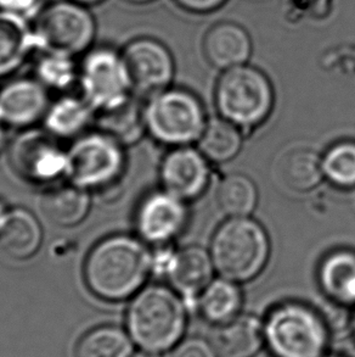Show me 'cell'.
Instances as JSON below:
<instances>
[{
	"label": "cell",
	"instance_id": "d6986e66",
	"mask_svg": "<svg viewBox=\"0 0 355 357\" xmlns=\"http://www.w3.org/2000/svg\"><path fill=\"white\" fill-rule=\"evenodd\" d=\"M317 282L327 299L341 306L355 305V252L338 249L327 254L319 266Z\"/></svg>",
	"mask_w": 355,
	"mask_h": 357
},
{
	"label": "cell",
	"instance_id": "ffe728a7",
	"mask_svg": "<svg viewBox=\"0 0 355 357\" xmlns=\"http://www.w3.org/2000/svg\"><path fill=\"white\" fill-rule=\"evenodd\" d=\"M37 49L29 19L0 10V77L8 76Z\"/></svg>",
	"mask_w": 355,
	"mask_h": 357
},
{
	"label": "cell",
	"instance_id": "484cf974",
	"mask_svg": "<svg viewBox=\"0 0 355 357\" xmlns=\"http://www.w3.org/2000/svg\"><path fill=\"white\" fill-rule=\"evenodd\" d=\"M258 198L255 182L244 174H228L216 188V204L228 218H251Z\"/></svg>",
	"mask_w": 355,
	"mask_h": 357
},
{
	"label": "cell",
	"instance_id": "9a60e30c",
	"mask_svg": "<svg viewBox=\"0 0 355 357\" xmlns=\"http://www.w3.org/2000/svg\"><path fill=\"white\" fill-rule=\"evenodd\" d=\"M271 174L274 182L285 192L309 193L324 181L322 155L307 146L283 150L274 161Z\"/></svg>",
	"mask_w": 355,
	"mask_h": 357
},
{
	"label": "cell",
	"instance_id": "74e56055",
	"mask_svg": "<svg viewBox=\"0 0 355 357\" xmlns=\"http://www.w3.org/2000/svg\"><path fill=\"white\" fill-rule=\"evenodd\" d=\"M133 357H159V355H156V354H151V353H146V351H144V353H140L136 354L135 356Z\"/></svg>",
	"mask_w": 355,
	"mask_h": 357
},
{
	"label": "cell",
	"instance_id": "e0dca14e",
	"mask_svg": "<svg viewBox=\"0 0 355 357\" xmlns=\"http://www.w3.org/2000/svg\"><path fill=\"white\" fill-rule=\"evenodd\" d=\"M252 39L240 24L223 21L208 29L203 53L213 68L226 71L245 65L252 55Z\"/></svg>",
	"mask_w": 355,
	"mask_h": 357
},
{
	"label": "cell",
	"instance_id": "3957f363",
	"mask_svg": "<svg viewBox=\"0 0 355 357\" xmlns=\"http://www.w3.org/2000/svg\"><path fill=\"white\" fill-rule=\"evenodd\" d=\"M208 250L219 277L241 284L265 271L271 244L268 232L258 221L252 218H228L216 228Z\"/></svg>",
	"mask_w": 355,
	"mask_h": 357
},
{
	"label": "cell",
	"instance_id": "ba28073f",
	"mask_svg": "<svg viewBox=\"0 0 355 357\" xmlns=\"http://www.w3.org/2000/svg\"><path fill=\"white\" fill-rule=\"evenodd\" d=\"M122 144L102 132L83 135L68 153L66 174L83 189H104L125 169Z\"/></svg>",
	"mask_w": 355,
	"mask_h": 357
},
{
	"label": "cell",
	"instance_id": "d6a6232c",
	"mask_svg": "<svg viewBox=\"0 0 355 357\" xmlns=\"http://www.w3.org/2000/svg\"><path fill=\"white\" fill-rule=\"evenodd\" d=\"M182 9L194 14H210L221 9L228 0H174Z\"/></svg>",
	"mask_w": 355,
	"mask_h": 357
},
{
	"label": "cell",
	"instance_id": "2e32d148",
	"mask_svg": "<svg viewBox=\"0 0 355 357\" xmlns=\"http://www.w3.org/2000/svg\"><path fill=\"white\" fill-rule=\"evenodd\" d=\"M48 94L39 81L21 78L0 91V119L8 126L29 127L47 115Z\"/></svg>",
	"mask_w": 355,
	"mask_h": 357
},
{
	"label": "cell",
	"instance_id": "f546056e",
	"mask_svg": "<svg viewBox=\"0 0 355 357\" xmlns=\"http://www.w3.org/2000/svg\"><path fill=\"white\" fill-rule=\"evenodd\" d=\"M36 70L39 82L55 89H66L79 77V70L73 56L63 54L43 53Z\"/></svg>",
	"mask_w": 355,
	"mask_h": 357
},
{
	"label": "cell",
	"instance_id": "e575fe53",
	"mask_svg": "<svg viewBox=\"0 0 355 357\" xmlns=\"http://www.w3.org/2000/svg\"><path fill=\"white\" fill-rule=\"evenodd\" d=\"M79 4L86 5V6H90V5L100 4L104 0H72Z\"/></svg>",
	"mask_w": 355,
	"mask_h": 357
},
{
	"label": "cell",
	"instance_id": "8fae6325",
	"mask_svg": "<svg viewBox=\"0 0 355 357\" xmlns=\"http://www.w3.org/2000/svg\"><path fill=\"white\" fill-rule=\"evenodd\" d=\"M187 202L164 189L145 197L135 213L140 239L159 248L179 237L187 227Z\"/></svg>",
	"mask_w": 355,
	"mask_h": 357
},
{
	"label": "cell",
	"instance_id": "9c48e42d",
	"mask_svg": "<svg viewBox=\"0 0 355 357\" xmlns=\"http://www.w3.org/2000/svg\"><path fill=\"white\" fill-rule=\"evenodd\" d=\"M79 79L84 99L97 112L130 97L132 88L122 53L110 47L91 49L86 54Z\"/></svg>",
	"mask_w": 355,
	"mask_h": 357
},
{
	"label": "cell",
	"instance_id": "836d02e7",
	"mask_svg": "<svg viewBox=\"0 0 355 357\" xmlns=\"http://www.w3.org/2000/svg\"><path fill=\"white\" fill-rule=\"evenodd\" d=\"M8 142V125L0 119V153Z\"/></svg>",
	"mask_w": 355,
	"mask_h": 357
},
{
	"label": "cell",
	"instance_id": "5b68a950",
	"mask_svg": "<svg viewBox=\"0 0 355 357\" xmlns=\"http://www.w3.org/2000/svg\"><path fill=\"white\" fill-rule=\"evenodd\" d=\"M219 115L240 130H252L268 120L273 112V84L262 70L251 65L223 71L214 92Z\"/></svg>",
	"mask_w": 355,
	"mask_h": 357
},
{
	"label": "cell",
	"instance_id": "4316f807",
	"mask_svg": "<svg viewBox=\"0 0 355 357\" xmlns=\"http://www.w3.org/2000/svg\"><path fill=\"white\" fill-rule=\"evenodd\" d=\"M91 122L89 102L76 97H63L49 107L45 125L52 135L71 138L81 135Z\"/></svg>",
	"mask_w": 355,
	"mask_h": 357
},
{
	"label": "cell",
	"instance_id": "52a82bcc",
	"mask_svg": "<svg viewBox=\"0 0 355 357\" xmlns=\"http://www.w3.org/2000/svg\"><path fill=\"white\" fill-rule=\"evenodd\" d=\"M37 49L43 53L76 56L90 48L96 21L86 5L61 0L45 6L33 24Z\"/></svg>",
	"mask_w": 355,
	"mask_h": 357
},
{
	"label": "cell",
	"instance_id": "83f0119b",
	"mask_svg": "<svg viewBox=\"0 0 355 357\" xmlns=\"http://www.w3.org/2000/svg\"><path fill=\"white\" fill-rule=\"evenodd\" d=\"M123 329L102 326L84 334L78 342L76 357H132L133 343Z\"/></svg>",
	"mask_w": 355,
	"mask_h": 357
},
{
	"label": "cell",
	"instance_id": "7a4b0ae2",
	"mask_svg": "<svg viewBox=\"0 0 355 357\" xmlns=\"http://www.w3.org/2000/svg\"><path fill=\"white\" fill-rule=\"evenodd\" d=\"M189 305L172 287L150 285L130 304L127 326L130 338L146 353H168L187 332Z\"/></svg>",
	"mask_w": 355,
	"mask_h": 357
},
{
	"label": "cell",
	"instance_id": "8992f818",
	"mask_svg": "<svg viewBox=\"0 0 355 357\" xmlns=\"http://www.w3.org/2000/svg\"><path fill=\"white\" fill-rule=\"evenodd\" d=\"M144 112L146 130L161 144L172 148L198 142L208 121L201 100L182 88H167L155 94Z\"/></svg>",
	"mask_w": 355,
	"mask_h": 357
},
{
	"label": "cell",
	"instance_id": "7402d4cb",
	"mask_svg": "<svg viewBox=\"0 0 355 357\" xmlns=\"http://www.w3.org/2000/svg\"><path fill=\"white\" fill-rule=\"evenodd\" d=\"M42 237L37 218L24 208H15L0 227V251L14 260H24L38 251Z\"/></svg>",
	"mask_w": 355,
	"mask_h": 357
},
{
	"label": "cell",
	"instance_id": "f1b7e54d",
	"mask_svg": "<svg viewBox=\"0 0 355 357\" xmlns=\"http://www.w3.org/2000/svg\"><path fill=\"white\" fill-rule=\"evenodd\" d=\"M324 179L340 189L355 188V142L343 140L322 155Z\"/></svg>",
	"mask_w": 355,
	"mask_h": 357
},
{
	"label": "cell",
	"instance_id": "5bb4252c",
	"mask_svg": "<svg viewBox=\"0 0 355 357\" xmlns=\"http://www.w3.org/2000/svg\"><path fill=\"white\" fill-rule=\"evenodd\" d=\"M159 178L164 190L187 203L191 202L203 195L210 185V161L191 145L173 148L161 164Z\"/></svg>",
	"mask_w": 355,
	"mask_h": 357
},
{
	"label": "cell",
	"instance_id": "4fadbf2b",
	"mask_svg": "<svg viewBox=\"0 0 355 357\" xmlns=\"http://www.w3.org/2000/svg\"><path fill=\"white\" fill-rule=\"evenodd\" d=\"M11 164L26 181L48 183L66 174L68 153L49 135L29 132L19 137L11 150Z\"/></svg>",
	"mask_w": 355,
	"mask_h": 357
},
{
	"label": "cell",
	"instance_id": "603a6c76",
	"mask_svg": "<svg viewBox=\"0 0 355 357\" xmlns=\"http://www.w3.org/2000/svg\"><path fill=\"white\" fill-rule=\"evenodd\" d=\"M42 213L50 222L72 227L82 222L90 208L86 189L76 184H61L49 189L42 198Z\"/></svg>",
	"mask_w": 355,
	"mask_h": 357
},
{
	"label": "cell",
	"instance_id": "44dd1931",
	"mask_svg": "<svg viewBox=\"0 0 355 357\" xmlns=\"http://www.w3.org/2000/svg\"><path fill=\"white\" fill-rule=\"evenodd\" d=\"M244 294L240 284L219 277L202 290L194 306L207 324L221 327L240 316Z\"/></svg>",
	"mask_w": 355,
	"mask_h": 357
},
{
	"label": "cell",
	"instance_id": "f35d334b",
	"mask_svg": "<svg viewBox=\"0 0 355 357\" xmlns=\"http://www.w3.org/2000/svg\"><path fill=\"white\" fill-rule=\"evenodd\" d=\"M352 328H353V333H354V337H355V305H354V314H353V317H352Z\"/></svg>",
	"mask_w": 355,
	"mask_h": 357
},
{
	"label": "cell",
	"instance_id": "277c9868",
	"mask_svg": "<svg viewBox=\"0 0 355 357\" xmlns=\"http://www.w3.org/2000/svg\"><path fill=\"white\" fill-rule=\"evenodd\" d=\"M265 347L273 357H324L331 327L322 314L299 301H286L269 311L265 321Z\"/></svg>",
	"mask_w": 355,
	"mask_h": 357
},
{
	"label": "cell",
	"instance_id": "d590c367",
	"mask_svg": "<svg viewBox=\"0 0 355 357\" xmlns=\"http://www.w3.org/2000/svg\"><path fill=\"white\" fill-rule=\"evenodd\" d=\"M8 213H9V211L5 208L4 204L0 202V227H1V225L4 222L5 218H6Z\"/></svg>",
	"mask_w": 355,
	"mask_h": 357
},
{
	"label": "cell",
	"instance_id": "8d00e7d4",
	"mask_svg": "<svg viewBox=\"0 0 355 357\" xmlns=\"http://www.w3.org/2000/svg\"><path fill=\"white\" fill-rule=\"evenodd\" d=\"M127 3H129V4L134 5H144L149 4V3H152L155 0H125Z\"/></svg>",
	"mask_w": 355,
	"mask_h": 357
},
{
	"label": "cell",
	"instance_id": "ab89813d",
	"mask_svg": "<svg viewBox=\"0 0 355 357\" xmlns=\"http://www.w3.org/2000/svg\"><path fill=\"white\" fill-rule=\"evenodd\" d=\"M324 357H342V356H338V355H325V356Z\"/></svg>",
	"mask_w": 355,
	"mask_h": 357
},
{
	"label": "cell",
	"instance_id": "7c38bea8",
	"mask_svg": "<svg viewBox=\"0 0 355 357\" xmlns=\"http://www.w3.org/2000/svg\"><path fill=\"white\" fill-rule=\"evenodd\" d=\"M159 267L169 285L194 306L202 290L214 280V264L210 250L187 245L179 250L166 251L161 261L154 257V268Z\"/></svg>",
	"mask_w": 355,
	"mask_h": 357
},
{
	"label": "cell",
	"instance_id": "6da1fadb",
	"mask_svg": "<svg viewBox=\"0 0 355 357\" xmlns=\"http://www.w3.org/2000/svg\"><path fill=\"white\" fill-rule=\"evenodd\" d=\"M152 270L154 256L145 241L112 236L91 249L84 264V280L97 298L122 301L143 289Z\"/></svg>",
	"mask_w": 355,
	"mask_h": 357
},
{
	"label": "cell",
	"instance_id": "4dcf8cb0",
	"mask_svg": "<svg viewBox=\"0 0 355 357\" xmlns=\"http://www.w3.org/2000/svg\"><path fill=\"white\" fill-rule=\"evenodd\" d=\"M172 357H219V355L212 342L200 337H190L178 344Z\"/></svg>",
	"mask_w": 355,
	"mask_h": 357
},
{
	"label": "cell",
	"instance_id": "30bf717a",
	"mask_svg": "<svg viewBox=\"0 0 355 357\" xmlns=\"http://www.w3.org/2000/svg\"><path fill=\"white\" fill-rule=\"evenodd\" d=\"M132 91L152 97L169 88L175 73L173 55L166 45L151 37L130 40L122 52Z\"/></svg>",
	"mask_w": 355,
	"mask_h": 357
},
{
	"label": "cell",
	"instance_id": "cb8c5ba5",
	"mask_svg": "<svg viewBox=\"0 0 355 357\" xmlns=\"http://www.w3.org/2000/svg\"><path fill=\"white\" fill-rule=\"evenodd\" d=\"M144 109L134 99L127 98L115 107L99 110L95 123L100 132L120 144H133L146 130Z\"/></svg>",
	"mask_w": 355,
	"mask_h": 357
},
{
	"label": "cell",
	"instance_id": "d4e9b609",
	"mask_svg": "<svg viewBox=\"0 0 355 357\" xmlns=\"http://www.w3.org/2000/svg\"><path fill=\"white\" fill-rule=\"evenodd\" d=\"M242 140V130L218 116L207 121L197 145L210 162L226 164L239 155Z\"/></svg>",
	"mask_w": 355,
	"mask_h": 357
},
{
	"label": "cell",
	"instance_id": "1f68e13d",
	"mask_svg": "<svg viewBox=\"0 0 355 357\" xmlns=\"http://www.w3.org/2000/svg\"><path fill=\"white\" fill-rule=\"evenodd\" d=\"M42 1L43 0H0V10L29 20L38 16L43 10Z\"/></svg>",
	"mask_w": 355,
	"mask_h": 357
},
{
	"label": "cell",
	"instance_id": "ac0fdd59",
	"mask_svg": "<svg viewBox=\"0 0 355 357\" xmlns=\"http://www.w3.org/2000/svg\"><path fill=\"white\" fill-rule=\"evenodd\" d=\"M216 328L212 343L219 357H255L265 347V324L253 314H241Z\"/></svg>",
	"mask_w": 355,
	"mask_h": 357
}]
</instances>
